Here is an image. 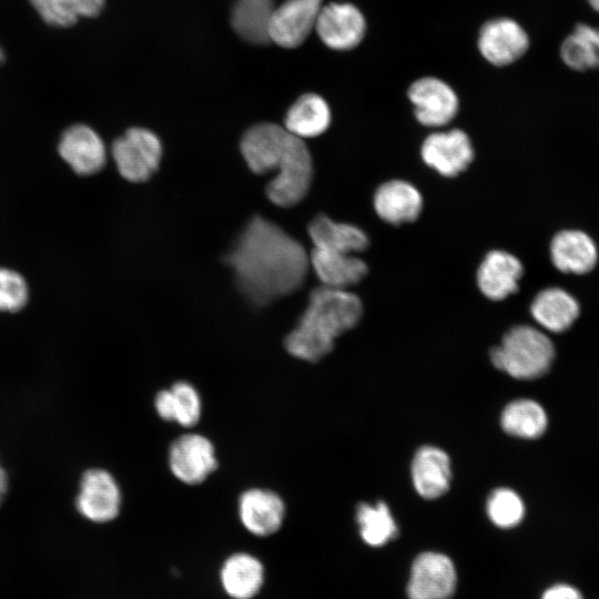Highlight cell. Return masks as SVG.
I'll use <instances>...</instances> for the list:
<instances>
[{
	"mask_svg": "<svg viewBox=\"0 0 599 599\" xmlns=\"http://www.w3.org/2000/svg\"><path fill=\"white\" fill-rule=\"evenodd\" d=\"M121 502L120 487L109 471L93 468L82 475L75 507L85 519L109 522L119 515Z\"/></svg>",
	"mask_w": 599,
	"mask_h": 599,
	"instance_id": "ba28073f",
	"label": "cell"
},
{
	"mask_svg": "<svg viewBox=\"0 0 599 599\" xmlns=\"http://www.w3.org/2000/svg\"><path fill=\"white\" fill-rule=\"evenodd\" d=\"M3 60H4V52L0 47V63L3 62Z\"/></svg>",
	"mask_w": 599,
	"mask_h": 599,
	"instance_id": "d590c367",
	"label": "cell"
},
{
	"mask_svg": "<svg viewBox=\"0 0 599 599\" xmlns=\"http://www.w3.org/2000/svg\"><path fill=\"white\" fill-rule=\"evenodd\" d=\"M322 0H285L275 7L268 30L270 42L285 48L300 47L315 30Z\"/></svg>",
	"mask_w": 599,
	"mask_h": 599,
	"instance_id": "8fae6325",
	"label": "cell"
},
{
	"mask_svg": "<svg viewBox=\"0 0 599 599\" xmlns=\"http://www.w3.org/2000/svg\"><path fill=\"white\" fill-rule=\"evenodd\" d=\"M547 424V415L542 406L527 398L510 402L500 416V425L507 434L525 439L541 436Z\"/></svg>",
	"mask_w": 599,
	"mask_h": 599,
	"instance_id": "4316f807",
	"label": "cell"
},
{
	"mask_svg": "<svg viewBox=\"0 0 599 599\" xmlns=\"http://www.w3.org/2000/svg\"><path fill=\"white\" fill-rule=\"evenodd\" d=\"M59 151L71 167L82 175L97 173L105 163L102 140L84 124L73 125L63 133Z\"/></svg>",
	"mask_w": 599,
	"mask_h": 599,
	"instance_id": "e0dca14e",
	"label": "cell"
},
{
	"mask_svg": "<svg viewBox=\"0 0 599 599\" xmlns=\"http://www.w3.org/2000/svg\"><path fill=\"white\" fill-rule=\"evenodd\" d=\"M529 37L514 19L495 18L479 30L478 50L486 61L505 67L519 60L529 48Z\"/></svg>",
	"mask_w": 599,
	"mask_h": 599,
	"instance_id": "30bf717a",
	"label": "cell"
},
{
	"mask_svg": "<svg viewBox=\"0 0 599 599\" xmlns=\"http://www.w3.org/2000/svg\"><path fill=\"white\" fill-rule=\"evenodd\" d=\"M219 578L231 599H253L264 586L265 567L256 556L238 551L225 558Z\"/></svg>",
	"mask_w": 599,
	"mask_h": 599,
	"instance_id": "9a60e30c",
	"label": "cell"
},
{
	"mask_svg": "<svg viewBox=\"0 0 599 599\" xmlns=\"http://www.w3.org/2000/svg\"><path fill=\"white\" fill-rule=\"evenodd\" d=\"M120 174L130 182H144L158 170L162 156L159 136L144 128H131L112 144Z\"/></svg>",
	"mask_w": 599,
	"mask_h": 599,
	"instance_id": "5b68a950",
	"label": "cell"
},
{
	"mask_svg": "<svg viewBox=\"0 0 599 599\" xmlns=\"http://www.w3.org/2000/svg\"><path fill=\"white\" fill-rule=\"evenodd\" d=\"M423 206L416 187L405 181L393 180L382 184L374 195V207L387 223L399 225L415 221Z\"/></svg>",
	"mask_w": 599,
	"mask_h": 599,
	"instance_id": "ffe728a7",
	"label": "cell"
},
{
	"mask_svg": "<svg viewBox=\"0 0 599 599\" xmlns=\"http://www.w3.org/2000/svg\"><path fill=\"white\" fill-rule=\"evenodd\" d=\"M44 22L53 27H71L80 18L98 16L104 0H30Z\"/></svg>",
	"mask_w": 599,
	"mask_h": 599,
	"instance_id": "f1b7e54d",
	"label": "cell"
},
{
	"mask_svg": "<svg viewBox=\"0 0 599 599\" xmlns=\"http://www.w3.org/2000/svg\"><path fill=\"white\" fill-rule=\"evenodd\" d=\"M486 510L490 521L501 529L516 527L525 516V505L519 495L505 487L491 491Z\"/></svg>",
	"mask_w": 599,
	"mask_h": 599,
	"instance_id": "4dcf8cb0",
	"label": "cell"
},
{
	"mask_svg": "<svg viewBox=\"0 0 599 599\" xmlns=\"http://www.w3.org/2000/svg\"><path fill=\"white\" fill-rule=\"evenodd\" d=\"M590 7L599 12V0H587Z\"/></svg>",
	"mask_w": 599,
	"mask_h": 599,
	"instance_id": "e575fe53",
	"label": "cell"
},
{
	"mask_svg": "<svg viewBox=\"0 0 599 599\" xmlns=\"http://www.w3.org/2000/svg\"><path fill=\"white\" fill-rule=\"evenodd\" d=\"M240 146L251 171L277 172L266 186L272 203L290 207L304 199L313 177V162L303 139L278 124L260 123L243 134Z\"/></svg>",
	"mask_w": 599,
	"mask_h": 599,
	"instance_id": "7a4b0ae2",
	"label": "cell"
},
{
	"mask_svg": "<svg viewBox=\"0 0 599 599\" xmlns=\"http://www.w3.org/2000/svg\"><path fill=\"white\" fill-rule=\"evenodd\" d=\"M456 585L457 572L450 558L441 552L426 551L412 565L407 596L409 599H449Z\"/></svg>",
	"mask_w": 599,
	"mask_h": 599,
	"instance_id": "8992f818",
	"label": "cell"
},
{
	"mask_svg": "<svg viewBox=\"0 0 599 599\" xmlns=\"http://www.w3.org/2000/svg\"><path fill=\"white\" fill-rule=\"evenodd\" d=\"M154 407L163 420L183 427L194 426L202 414L201 396L187 382H176L170 388L160 390L154 398Z\"/></svg>",
	"mask_w": 599,
	"mask_h": 599,
	"instance_id": "cb8c5ba5",
	"label": "cell"
},
{
	"mask_svg": "<svg viewBox=\"0 0 599 599\" xmlns=\"http://www.w3.org/2000/svg\"><path fill=\"white\" fill-rule=\"evenodd\" d=\"M530 312L535 321L544 328L560 333L568 329L579 315V304L567 291L549 287L534 298Z\"/></svg>",
	"mask_w": 599,
	"mask_h": 599,
	"instance_id": "7402d4cb",
	"label": "cell"
},
{
	"mask_svg": "<svg viewBox=\"0 0 599 599\" xmlns=\"http://www.w3.org/2000/svg\"><path fill=\"white\" fill-rule=\"evenodd\" d=\"M314 248L354 254L368 246V237L359 227L317 215L308 225Z\"/></svg>",
	"mask_w": 599,
	"mask_h": 599,
	"instance_id": "603a6c76",
	"label": "cell"
},
{
	"mask_svg": "<svg viewBox=\"0 0 599 599\" xmlns=\"http://www.w3.org/2000/svg\"><path fill=\"white\" fill-rule=\"evenodd\" d=\"M274 9L273 0H235L231 12L232 28L246 42L268 43Z\"/></svg>",
	"mask_w": 599,
	"mask_h": 599,
	"instance_id": "484cf974",
	"label": "cell"
},
{
	"mask_svg": "<svg viewBox=\"0 0 599 599\" xmlns=\"http://www.w3.org/2000/svg\"><path fill=\"white\" fill-rule=\"evenodd\" d=\"M416 119L426 126L449 123L458 111V97L445 81L424 77L414 81L408 89Z\"/></svg>",
	"mask_w": 599,
	"mask_h": 599,
	"instance_id": "7c38bea8",
	"label": "cell"
},
{
	"mask_svg": "<svg viewBox=\"0 0 599 599\" xmlns=\"http://www.w3.org/2000/svg\"><path fill=\"white\" fill-rule=\"evenodd\" d=\"M522 272V264L516 256L500 250L491 251L478 268V287L493 301L504 300L517 291Z\"/></svg>",
	"mask_w": 599,
	"mask_h": 599,
	"instance_id": "ac0fdd59",
	"label": "cell"
},
{
	"mask_svg": "<svg viewBox=\"0 0 599 599\" xmlns=\"http://www.w3.org/2000/svg\"><path fill=\"white\" fill-rule=\"evenodd\" d=\"M541 599H583V596L577 587L559 582L548 587L542 592Z\"/></svg>",
	"mask_w": 599,
	"mask_h": 599,
	"instance_id": "d6a6232c",
	"label": "cell"
},
{
	"mask_svg": "<svg viewBox=\"0 0 599 599\" xmlns=\"http://www.w3.org/2000/svg\"><path fill=\"white\" fill-rule=\"evenodd\" d=\"M359 535L370 547H380L396 537L398 529L384 501L374 505L361 502L356 509Z\"/></svg>",
	"mask_w": 599,
	"mask_h": 599,
	"instance_id": "f546056e",
	"label": "cell"
},
{
	"mask_svg": "<svg viewBox=\"0 0 599 599\" xmlns=\"http://www.w3.org/2000/svg\"><path fill=\"white\" fill-rule=\"evenodd\" d=\"M415 490L425 499H436L450 486V458L443 449L426 445L415 454L410 467Z\"/></svg>",
	"mask_w": 599,
	"mask_h": 599,
	"instance_id": "2e32d148",
	"label": "cell"
},
{
	"mask_svg": "<svg viewBox=\"0 0 599 599\" xmlns=\"http://www.w3.org/2000/svg\"><path fill=\"white\" fill-rule=\"evenodd\" d=\"M560 55L576 71L599 68V30L586 23L577 24L564 40Z\"/></svg>",
	"mask_w": 599,
	"mask_h": 599,
	"instance_id": "83f0119b",
	"label": "cell"
},
{
	"mask_svg": "<svg viewBox=\"0 0 599 599\" xmlns=\"http://www.w3.org/2000/svg\"><path fill=\"white\" fill-rule=\"evenodd\" d=\"M7 490H8V476H7L6 470L0 464V505L2 500L4 499Z\"/></svg>",
	"mask_w": 599,
	"mask_h": 599,
	"instance_id": "836d02e7",
	"label": "cell"
},
{
	"mask_svg": "<svg viewBox=\"0 0 599 599\" xmlns=\"http://www.w3.org/2000/svg\"><path fill=\"white\" fill-rule=\"evenodd\" d=\"M555 356L554 344L529 325L511 327L500 345L490 349V361L499 370L517 379H534L548 372Z\"/></svg>",
	"mask_w": 599,
	"mask_h": 599,
	"instance_id": "277c9868",
	"label": "cell"
},
{
	"mask_svg": "<svg viewBox=\"0 0 599 599\" xmlns=\"http://www.w3.org/2000/svg\"><path fill=\"white\" fill-rule=\"evenodd\" d=\"M238 518L252 535L267 537L280 530L285 517V504L274 491L262 488L245 490L238 498Z\"/></svg>",
	"mask_w": 599,
	"mask_h": 599,
	"instance_id": "5bb4252c",
	"label": "cell"
},
{
	"mask_svg": "<svg viewBox=\"0 0 599 599\" xmlns=\"http://www.w3.org/2000/svg\"><path fill=\"white\" fill-rule=\"evenodd\" d=\"M331 123V110L327 102L318 94L301 95L287 110L284 128L294 135L314 138L327 130Z\"/></svg>",
	"mask_w": 599,
	"mask_h": 599,
	"instance_id": "d4e9b609",
	"label": "cell"
},
{
	"mask_svg": "<svg viewBox=\"0 0 599 599\" xmlns=\"http://www.w3.org/2000/svg\"><path fill=\"white\" fill-rule=\"evenodd\" d=\"M550 257L557 270L564 273L585 274L598 260L593 240L579 230H564L550 243Z\"/></svg>",
	"mask_w": 599,
	"mask_h": 599,
	"instance_id": "d6986e66",
	"label": "cell"
},
{
	"mask_svg": "<svg viewBox=\"0 0 599 599\" xmlns=\"http://www.w3.org/2000/svg\"><path fill=\"white\" fill-rule=\"evenodd\" d=\"M309 263L323 285L346 290L367 273V265L354 254L314 248Z\"/></svg>",
	"mask_w": 599,
	"mask_h": 599,
	"instance_id": "44dd1931",
	"label": "cell"
},
{
	"mask_svg": "<svg viewBox=\"0 0 599 599\" xmlns=\"http://www.w3.org/2000/svg\"><path fill=\"white\" fill-rule=\"evenodd\" d=\"M27 298L23 278L12 271L0 268V311L17 312L26 305Z\"/></svg>",
	"mask_w": 599,
	"mask_h": 599,
	"instance_id": "1f68e13d",
	"label": "cell"
},
{
	"mask_svg": "<svg viewBox=\"0 0 599 599\" xmlns=\"http://www.w3.org/2000/svg\"><path fill=\"white\" fill-rule=\"evenodd\" d=\"M424 162L445 176H455L469 165L474 150L469 138L461 130L436 132L422 145Z\"/></svg>",
	"mask_w": 599,
	"mask_h": 599,
	"instance_id": "4fadbf2b",
	"label": "cell"
},
{
	"mask_svg": "<svg viewBox=\"0 0 599 599\" xmlns=\"http://www.w3.org/2000/svg\"><path fill=\"white\" fill-rule=\"evenodd\" d=\"M235 284L255 306H265L297 291L307 274L304 246L277 224L253 216L224 255Z\"/></svg>",
	"mask_w": 599,
	"mask_h": 599,
	"instance_id": "6da1fadb",
	"label": "cell"
},
{
	"mask_svg": "<svg viewBox=\"0 0 599 599\" xmlns=\"http://www.w3.org/2000/svg\"><path fill=\"white\" fill-rule=\"evenodd\" d=\"M169 466L180 481L187 485L201 484L216 469L214 446L201 434H184L169 448Z\"/></svg>",
	"mask_w": 599,
	"mask_h": 599,
	"instance_id": "52a82bcc",
	"label": "cell"
},
{
	"mask_svg": "<svg viewBox=\"0 0 599 599\" xmlns=\"http://www.w3.org/2000/svg\"><path fill=\"white\" fill-rule=\"evenodd\" d=\"M363 305L353 293L325 285L314 288L296 326L286 335L290 355L317 362L332 352L335 339L361 319Z\"/></svg>",
	"mask_w": 599,
	"mask_h": 599,
	"instance_id": "3957f363",
	"label": "cell"
},
{
	"mask_svg": "<svg viewBox=\"0 0 599 599\" xmlns=\"http://www.w3.org/2000/svg\"><path fill=\"white\" fill-rule=\"evenodd\" d=\"M321 41L329 49L346 51L357 47L366 32V20L352 3L323 6L315 26Z\"/></svg>",
	"mask_w": 599,
	"mask_h": 599,
	"instance_id": "9c48e42d",
	"label": "cell"
}]
</instances>
